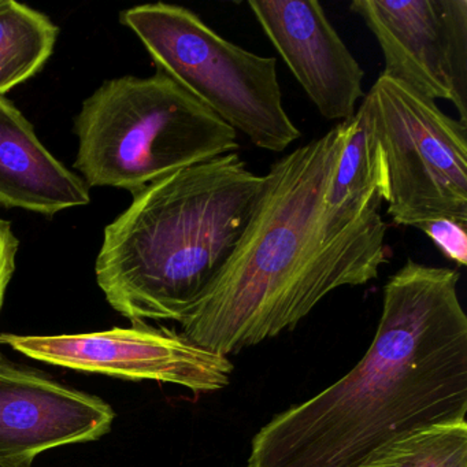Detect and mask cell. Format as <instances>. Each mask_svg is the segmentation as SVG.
Instances as JSON below:
<instances>
[{"label": "cell", "mask_w": 467, "mask_h": 467, "mask_svg": "<svg viewBox=\"0 0 467 467\" xmlns=\"http://www.w3.org/2000/svg\"><path fill=\"white\" fill-rule=\"evenodd\" d=\"M442 254L459 266L467 265V225L452 220L429 221L420 226Z\"/></svg>", "instance_id": "9a60e30c"}, {"label": "cell", "mask_w": 467, "mask_h": 467, "mask_svg": "<svg viewBox=\"0 0 467 467\" xmlns=\"http://www.w3.org/2000/svg\"><path fill=\"white\" fill-rule=\"evenodd\" d=\"M58 28L42 13L0 0V97L34 78L50 58Z\"/></svg>", "instance_id": "4fadbf2b"}, {"label": "cell", "mask_w": 467, "mask_h": 467, "mask_svg": "<svg viewBox=\"0 0 467 467\" xmlns=\"http://www.w3.org/2000/svg\"><path fill=\"white\" fill-rule=\"evenodd\" d=\"M113 420L102 399L18 368L0 352V459L34 462L51 448L94 441Z\"/></svg>", "instance_id": "30bf717a"}, {"label": "cell", "mask_w": 467, "mask_h": 467, "mask_svg": "<svg viewBox=\"0 0 467 467\" xmlns=\"http://www.w3.org/2000/svg\"><path fill=\"white\" fill-rule=\"evenodd\" d=\"M264 187L237 152L169 174L106 226L97 281L133 324L182 322L231 258Z\"/></svg>", "instance_id": "3957f363"}, {"label": "cell", "mask_w": 467, "mask_h": 467, "mask_svg": "<svg viewBox=\"0 0 467 467\" xmlns=\"http://www.w3.org/2000/svg\"><path fill=\"white\" fill-rule=\"evenodd\" d=\"M89 202L87 182L57 161L31 122L0 97V204L54 215Z\"/></svg>", "instance_id": "8fae6325"}, {"label": "cell", "mask_w": 467, "mask_h": 467, "mask_svg": "<svg viewBox=\"0 0 467 467\" xmlns=\"http://www.w3.org/2000/svg\"><path fill=\"white\" fill-rule=\"evenodd\" d=\"M458 270L407 259L384 286L362 359L314 398L275 415L248 467H366L420 429L467 420V316Z\"/></svg>", "instance_id": "6da1fadb"}, {"label": "cell", "mask_w": 467, "mask_h": 467, "mask_svg": "<svg viewBox=\"0 0 467 467\" xmlns=\"http://www.w3.org/2000/svg\"><path fill=\"white\" fill-rule=\"evenodd\" d=\"M385 58V78L431 100L453 103L467 121L466 0H354Z\"/></svg>", "instance_id": "ba28073f"}, {"label": "cell", "mask_w": 467, "mask_h": 467, "mask_svg": "<svg viewBox=\"0 0 467 467\" xmlns=\"http://www.w3.org/2000/svg\"><path fill=\"white\" fill-rule=\"evenodd\" d=\"M352 128L354 117L273 163L234 254L180 322L190 340L229 357L294 329L330 292L379 277L381 206L344 217L327 203Z\"/></svg>", "instance_id": "7a4b0ae2"}, {"label": "cell", "mask_w": 467, "mask_h": 467, "mask_svg": "<svg viewBox=\"0 0 467 467\" xmlns=\"http://www.w3.org/2000/svg\"><path fill=\"white\" fill-rule=\"evenodd\" d=\"M387 174L381 147L374 135L365 105L354 116V128L347 139L327 191V203L336 214L359 217L382 206Z\"/></svg>", "instance_id": "7c38bea8"}, {"label": "cell", "mask_w": 467, "mask_h": 467, "mask_svg": "<svg viewBox=\"0 0 467 467\" xmlns=\"http://www.w3.org/2000/svg\"><path fill=\"white\" fill-rule=\"evenodd\" d=\"M273 47L324 119L348 121L363 94V72L317 0H250Z\"/></svg>", "instance_id": "9c48e42d"}, {"label": "cell", "mask_w": 467, "mask_h": 467, "mask_svg": "<svg viewBox=\"0 0 467 467\" xmlns=\"http://www.w3.org/2000/svg\"><path fill=\"white\" fill-rule=\"evenodd\" d=\"M76 135L87 185L132 193L239 150L236 130L160 70L106 81L84 102Z\"/></svg>", "instance_id": "277c9868"}, {"label": "cell", "mask_w": 467, "mask_h": 467, "mask_svg": "<svg viewBox=\"0 0 467 467\" xmlns=\"http://www.w3.org/2000/svg\"><path fill=\"white\" fill-rule=\"evenodd\" d=\"M121 21L160 72L259 149L283 152L302 136L284 109L277 59L228 42L195 13L174 5L133 7Z\"/></svg>", "instance_id": "5b68a950"}, {"label": "cell", "mask_w": 467, "mask_h": 467, "mask_svg": "<svg viewBox=\"0 0 467 467\" xmlns=\"http://www.w3.org/2000/svg\"><path fill=\"white\" fill-rule=\"evenodd\" d=\"M0 344L40 362L132 381H160L193 392L228 387L234 363L168 327H132L80 335L21 336L4 333Z\"/></svg>", "instance_id": "52a82bcc"}, {"label": "cell", "mask_w": 467, "mask_h": 467, "mask_svg": "<svg viewBox=\"0 0 467 467\" xmlns=\"http://www.w3.org/2000/svg\"><path fill=\"white\" fill-rule=\"evenodd\" d=\"M0 467H32V462L7 461V459H0Z\"/></svg>", "instance_id": "e0dca14e"}, {"label": "cell", "mask_w": 467, "mask_h": 467, "mask_svg": "<svg viewBox=\"0 0 467 467\" xmlns=\"http://www.w3.org/2000/svg\"><path fill=\"white\" fill-rule=\"evenodd\" d=\"M362 103L384 157V202L392 223L420 228L452 220L467 225L466 125L382 75Z\"/></svg>", "instance_id": "8992f818"}, {"label": "cell", "mask_w": 467, "mask_h": 467, "mask_svg": "<svg viewBox=\"0 0 467 467\" xmlns=\"http://www.w3.org/2000/svg\"><path fill=\"white\" fill-rule=\"evenodd\" d=\"M17 237L12 223L0 218V310L5 302L7 286L16 272V258L18 253Z\"/></svg>", "instance_id": "2e32d148"}, {"label": "cell", "mask_w": 467, "mask_h": 467, "mask_svg": "<svg viewBox=\"0 0 467 467\" xmlns=\"http://www.w3.org/2000/svg\"><path fill=\"white\" fill-rule=\"evenodd\" d=\"M366 467H467V420L414 431Z\"/></svg>", "instance_id": "5bb4252c"}]
</instances>
